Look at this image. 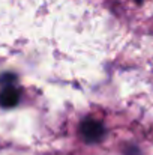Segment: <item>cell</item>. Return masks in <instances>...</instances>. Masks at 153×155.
Instances as JSON below:
<instances>
[{"mask_svg":"<svg viewBox=\"0 0 153 155\" xmlns=\"http://www.w3.org/2000/svg\"><path fill=\"white\" fill-rule=\"evenodd\" d=\"M80 137L83 139L84 143L87 145H95L101 143L107 136V128L101 120L95 117H86L80 122Z\"/></svg>","mask_w":153,"mask_h":155,"instance_id":"1","label":"cell"},{"mask_svg":"<svg viewBox=\"0 0 153 155\" xmlns=\"http://www.w3.org/2000/svg\"><path fill=\"white\" fill-rule=\"evenodd\" d=\"M21 100V91L15 84H8L3 86L0 91V107L3 108H14L18 105Z\"/></svg>","mask_w":153,"mask_h":155,"instance_id":"2","label":"cell"},{"mask_svg":"<svg viewBox=\"0 0 153 155\" xmlns=\"http://www.w3.org/2000/svg\"><path fill=\"white\" fill-rule=\"evenodd\" d=\"M17 81V75L12 72H5L0 75V84L2 86H8V84H15Z\"/></svg>","mask_w":153,"mask_h":155,"instance_id":"3","label":"cell"},{"mask_svg":"<svg viewBox=\"0 0 153 155\" xmlns=\"http://www.w3.org/2000/svg\"><path fill=\"white\" fill-rule=\"evenodd\" d=\"M123 155H143V152H141V149L137 145L128 143V145L123 146Z\"/></svg>","mask_w":153,"mask_h":155,"instance_id":"4","label":"cell"}]
</instances>
